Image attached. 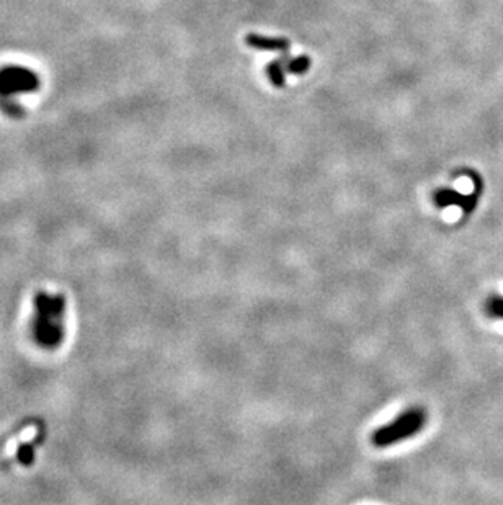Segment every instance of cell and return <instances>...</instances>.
<instances>
[{
    "label": "cell",
    "instance_id": "6da1fadb",
    "mask_svg": "<svg viewBox=\"0 0 503 505\" xmlns=\"http://www.w3.org/2000/svg\"><path fill=\"white\" fill-rule=\"evenodd\" d=\"M64 311L66 299L62 294L38 293L35 296L33 337L41 347H56L64 337Z\"/></svg>",
    "mask_w": 503,
    "mask_h": 505
},
{
    "label": "cell",
    "instance_id": "7a4b0ae2",
    "mask_svg": "<svg viewBox=\"0 0 503 505\" xmlns=\"http://www.w3.org/2000/svg\"><path fill=\"white\" fill-rule=\"evenodd\" d=\"M426 423V412L421 407H412L404 411L391 423L382 426L372 433V445L377 448H387L400 443L405 438H410L421 432Z\"/></svg>",
    "mask_w": 503,
    "mask_h": 505
},
{
    "label": "cell",
    "instance_id": "3957f363",
    "mask_svg": "<svg viewBox=\"0 0 503 505\" xmlns=\"http://www.w3.org/2000/svg\"><path fill=\"white\" fill-rule=\"evenodd\" d=\"M40 77L30 69L21 66H7L0 69V96L31 94L40 89Z\"/></svg>",
    "mask_w": 503,
    "mask_h": 505
},
{
    "label": "cell",
    "instance_id": "277c9868",
    "mask_svg": "<svg viewBox=\"0 0 503 505\" xmlns=\"http://www.w3.org/2000/svg\"><path fill=\"white\" fill-rule=\"evenodd\" d=\"M474 180V192L472 195H463L456 190H450V188H441V190L435 192L433 195V203L438 208H448V206H459L464 213L469 214L470 211H474L475 205H477L480 192H482V180L477 174H470Z\"/></svg>",
    "mask_w": 503,
    "mask_h": 505
},
{
    "label": "cell",
    "instance_id": "5b68a950",
    "mask_svg": "<svg viewBox=\"0 0 503 505\" xmlns=\"http://www.w3.org/2000/svg\"><path fill=\"white\" fill-rule=\"evenodd\" d=\"M247 46L253 48L257 51L265 52H286L289 50V40L288 38H277V36H263L257 33H248L245 36Z\"/></svg>",
    "mask_w": 503,
    "mask_h": 505
},
{
    "label": "cell",
    "instance_id": "8992f818",
    "mask_svg": "<svg viewBox=\"0 0 503 505\" xmlns=\"http://www.w3.org/2000/svg\"><path fill=\"white\" fill-rule=\"evenodd\" d=\"M267 74L270 82H272L275 87H284L286 84V66L281 64V61H272L267 66Z\"/></svg>",
    "mask_w": 503,
    "mask_h": 505
},
{
    "label": "cell",
    "instance_id": "52a82bcc",
    "mask_svg": "<svg viewBox=\"0 0 503 505\" xmlns=\"http://www.w3.org/2000/svg\"><path fill=\"white\" fill-rule=\"evenodd\" d=\"M311 69V57L309 56H297L294 59H291V61L286 64V72L294 74V75H301L306 74Z\"/></svg>",
    "mask_w": 503,
    "mask_h": 505
},
{
    "label": "cell",
    "instance_id": "ba28073f",
    "mask_svg": "<svg viewBox=\"0 0 503 505\" xmlns=\"http://www.w3.org/2000/svg\"><path fill=\"white\" fill-rule=\"evenodd\" d=\"M17 460L21 465L28 466L35 461V445L33 443H23L17 450Z\"/></svg>",
    "mask_w": 503,
    "mask_h": 505
},
{
    "label": "cell",
    "instance_id": "9c48e42d",
    "mask_svg": "<svg viewBox=\"0 0 503 505\" xmlns=\"http://www.w3.org/2000/svg\"><path fill=\"white\" fill-rule=\"evenodd\" d=\"M487 313L494 316V318H503V299L500 298L490 299L489 304H487Z\"/></svg>",
    "mask_w": 503,
    "mask_h": 505
}]
</instances>
